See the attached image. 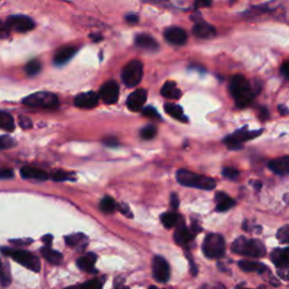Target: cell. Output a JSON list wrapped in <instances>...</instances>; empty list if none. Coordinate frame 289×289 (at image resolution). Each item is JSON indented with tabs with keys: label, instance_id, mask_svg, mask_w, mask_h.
Returning <instances> with one entry per match:
<instances>
[{
	"label": "cell",
	"instance_id": "39",
	"mask_svg": "<svg viewBox=\"0 0 289 289\" xmlns=\"http://www.w3.org/2000/svg\"><path fill=\"white\" fill-rule=\"evenodd\" d=\"M81 289H102V284L98 280H88L81 286Z\"/></svg>",
	"mask_w": 289,
	"mask_h": 289
},
{
	"label": "cell",
	"instance_id": "12",
	"mask_svg": "<svg viewBox=\"0 0 289 289\" xmlns=\"http://www.w3.org/2000/svg\"><path fill=\"white\" fill-rule=\"evenodd\" d=\"M147 100V90L144 89H136L135 92H132L129 97L127 100V105L129 107V110L137 112L144 109V103Z\"/></svg>",
	"mask_w": 289,
	"mask_h": 289
},
{
	"label": "cell",
	"instance_id": "25",
	"mask_svg": "<svg viewBox=\"0 0 289 289\" xmlns=\"http://www.w3.org/2000/svg\"><path fill=\"white\" fill-rule=\"evenodd\" d=\"M65 239L67 245L72 247H77L78 250H82L86 245H87V237H86L84 234L80 233L69 235V236H66Z\"/></svg>",
	"mask_w": 289,
	"mask_h": 289
},
{
	"label": "cell",
	"instance_id": "52",
	"mask_svg": "<svg viewBox=\"0 0 289 289\" xmlns=\"http://www.w3.org/2000/svg\"><path fill=\"white\" fill-rule=\"evenodd\" d=\"M278 109H279V112L282 113L283 115H286V114L288 113V110H287V107L285 106V105H280V106L278 107Z\"/></svg>",
	"mask_w": 289,
	"mask_h": 289
},
{
	"label": "cell",
	"instance_id": "37",
	"mask_svg": "<svg viewBox=\"0 0 289 289\" xmlns=\"http://www.w3.org/2000/svg\"><path fill=\"white\" fill-rule=\"evenodd\" d=\"M221 173H222V176L229 180H236L239 175V172L234 167H224L222 168Z\"/></svg>",
	"mask_w": 289,
	"mask_h": 289
},
{
	"label": "cell",
	"instance_id": "47",
	"mask_svg": "<svg viewBox=\"0 0 289 289\" xmlns=\"http://www.w3.org/2000/svg\"><path fill=\"white\" fill-rule=\"evenodd\" d=\"M126 20L131 25H134V24H137L138 23V16L135 15V14H129L126 16Z\"/></svg>",
	"mask_w": 289,
	"mask_h": 289
},
{
	"label": "cell",
	"instance_id": "49",
	"mask_svg": "<svg viewBox=\"0 0 289 289\" xmlns=\"http://www.w3.org/2000/svg\"><path fill=\"white\" fill-rule=\"evenodd\" d=\"M52 235H45V236L42 237V241L47 244L48 246H50V244L52 243Z\"/></svg>",
	"mask_w": 289,
	"mask_h": 289
},
{
	"label": "cell",
	"instance_id": "26",
	"mask_svg": "<svg viewBox=\"0 0 289 289\" xmlns=\"http://www.w3.org/2000/svg\"><path fill=\"white\" fill-rule=\"evenodd\" d=\"M41 252H42L43 258L52 264H60L61 262H63V259H64L63 254L59 253V252L55 251V250H52L50 246L47 245V246L42 247Z\"/></svg>",
	"mask_w": 289,
	"mask_h": 289
},
{
	"label": "cell",
	"instance_id": "6",
	"mask_svg": "<svg viewBox=\"0 0 289 289\" xmlns=\"http://www.w3.org/2000/svg\"><path fill=\"white\" fill-rule=\"evenodd\" d=\"M144 66L139 60H132L122 69L121 78L127 87H136L143 79Z\"/></svg>",
	"mask_w": 289,
	"mask_h": 289
},
{
	"label": "cell",
	"instance_id": "41",
	"mask_svg": "<svg viewBox=\"0 0 289 289\" xmlns=\"http://www.w3.org/2000/svg\"><path fill=\"white\" fill-rule=\"evenodd\" d=\"M118 209L120 210V213L125 215V216L131 218L132 217V214H131V210L129 208V206L127 204H119L118 205Z\"/></svg>",
	"mask_w": 289,
	"mask_h": 289
},
{
	"label": "cell",
	"instance_id": "16",
	"mask_svg": "<svg viewBox=\"0 0 289 289\" xmlns=\"http://www.w3.org/2000/svg\"><path fill=\"white\" fill-rule=\"evenodd\" d=\"M176 225H177V227H176V230L174 233L175 242L180 245H187L188 243H190L193 238H195L196 234L193 233L191 229L188 228V227L185 226L183 222L182 224H180V222L177 221Z\"/></svg>",
	"mask_w": 289,
	"mask_h": 289
},
{
	"label": "cell",
	"instance_id": "5",
	"mask_svg": "<svg viewBox=\"0 0 289 289\" xmlns=\"http://www.w3.org/2000/svg\"><path fill=\"white\" fill-rule=\"evenodd\" d=\"M23 104L30 107L41 109H56L59 105V98L56 94L49 92H39L30 95L23 100Z\"/></svg>",
	"mask_w": 289,
	"mask_h": 289
},
{
	"label": "cell",
	"instance_id": "46",
	"mask_svg": "<svg viewBox=\"0 0 289 289\" xmlns=\"http://www.w3.org/2000/svg\"><path fill=\"white\" fill-rule=\"evenodd\" d=\"M171 207L174 210L179 208V198H177L175 193L171 195Z\"/></svg>",
	"mask_w": 289,
	"mask_h": 289
},
{
	"label": "cell",
	"instance_id": "22",
	"mask_svg": "<svg viewBox=\"0 0 289 289\" xmlns=\"http://www.w3.org/2000/svg\"><path fill=\"white\" fill-rule=\"evenodd\" d=\"M20 175L24 179H33V180H40L44 181L48 180V174L42 170H39V168L31 167V166H25L20 170Z\"/></svg>",
	"mask_w": 289,
	"mask_h": 289
},
{
	"label": "cell",
	"instance_id": "29",
	"mask_svg": "<svg viewBox=\"0 0 289 289\" xmlns=\"http://www.w3.org/2000/svg\"><path fill=\"white\" fill-rule=\"evenodd\" d=\"M0 129L6 131H14L15 129V121L14 118L9 113L0 111Z\"/></svg>",
	"mask_w": 289,
	"mask_h": 289
},
{
	"label": "cell",
	"instance_id": "3",
	"mask_svg": "<svg viewBox=\"0 0 289 289\" xmlns=\"http://www.w3.org/2000/svg\"><path fill=\"white\" fill-rule=\"evenodd\" d=\"M176 180L177 182L184 185V187L198 188L201 190H213L216 187L215 180L210 179L208 176L196 174V173L187 170L177 171Z\"/></svg>",
	"mask_w": 289,
	"mask_h": 289
},
{
	"label": "cell",
	"instance_id": "19",
	"mask_svg": "<svg viewBox=\"0 0 289 289\" xmlns=\"http://www.w3.org/2000/svg\"><path fill=\"white\" fill-rule=\"evenodd\" d=\"M135 44L138 48L148 51H155L158 49V43L154 38L148 34H138L135 39Z\"/></svg>",
	"mask_w": 289,
	"mask_h": 289
},
{
	"label": "cell",
	"instance_id": "51",
	"mask_svg": "<svg viewBox=\"0 0 289 289\" xmlns=\"http://www.w3.org/2000/svg\"><path fill=\"white\" fill-rule=\"evenodd\" d=\"M104 143L106 144H110V146H111V144H114V146H115V144H118V140L115 138H109V139H105Z\"/></svg>",
	"mask_w": 289,
	"mask_h": 289
},
{
	"label": "cell",
	"instance_id": "45",
	"mask_svg": "<svg viewBox=\"0 0 289 289\" xmlns=\"http://www.w3.org/2000/svg\"><path fill=\"white\" fill-rule=\"evenodd\" d=\"M212 5V0H196L195 7L201 8V7H209Z\"/></svg>",
	"mask_w": 289,
	"mask_h": 289
},
{
	"label": "cell",
	"instance_id": "1",
	"mask_svg": "<svg viewBox=\"0 0 289 289\" xmlns=\"http://www.w3.org/2000/svg\"><path fill=\"white\" fill-rule=\"evenodd\" d=\"M229 92L234 97L237 107H245L253 101L255 94L259 92L243 75H235L229 81Z\"/></svg>",
	"mask_w": 289,
	"mask_h": 289
},
{
	"label": "cell",
	"instance_id": "10",
	"mask_svg": "<svg viewBox=\"0 0 289 289\" xmlns=\"http://www.w3.org/2000/svg\"><path fill=\"white\" fill-rule=\"evenodd\" d=\"M152 275L158 283H166L170 279V266L163 257L157 255L152 260Z\"/></svg>",
	"mask_w": 289,
	"mask_h": 289
},
{
	"label": "cell",
	"instance_id": "32",
	"mask_svg": "<svg viewBox=\"0 0 289 289\" xmlns=\"http://www.w3.org/2000/svg\"><path fill=\"white\" fill-rule=\"evenodd\" d=\"M160 220L166 228H172V227L176 226L177 221H179V216L175 213H166L160 217Z\"/></svg>",
	"mask_w": 289,
	"mask_h": 289
},
{
	"label": "cell",
	"instance_id": "48",
	"mask_svg": "<svg viewBox=\"0 0 289 289\" xmlns=\"http://www.w3.org/2000/svg\"><path fill=\"white\" fill-rule=\"evenodd\" d=\"M288 63L286 61L283 66H282V69H280V72L283 73L284 77L286 78V79H288V77H289V69H288Z\"/></svg>",
	"mask_w": 289,
	"mask_h": 289
},
{
	"label": "cell",
	"instance_id": "40",
	"mask_svg": "<svg viewBox=\"0 0 289 289\" xmlns=\"http://www.w3.org/2000/svg\"><path fill=\"white\" fill-rule=\"evenodd\" d=\"M143 114L146 115V117H149V118H157V119L160 118L157 111H156V109H154L152 106L144 107V109L143 110Z\"/></svg>",
	"mask_w": 289,
	"mask_h": 289
},
{
	"label": "cell",
	"instance_id": "56",
	"mask_svg": "<svg viewBox=\"0 0 289 289\" xmlns=\"http://www.w3.org/2000/svg\"><path fill=\"white\" fill-rule=\"evenodd\" d=\"M232 1H235V0H232Z\"/></svg>",
	"mask_w": 289,
	"mask_h": 289
},
{
	"label": "cell",
	"instance_id": "2",
	"mask_svg": "<svg viewBox=\"0 0 289 289\" xmlns=\"http://www.w3.org/2000/svg\"><path fill=\"white\" fill-rule=\"evenodd\" d=\"M233 252L245 257L262 258L266 255V247L258 239L238 237L232 245Z\"/></svg>",
	"mask_w": 289,
	"mask_h": 289
},
{
	"label": "cell",
	"instance_id": "42",
	"mask_svg": "<svg viewBox=\"0 0 289 289\" xmlns=\"http://www.w3.org/2000/svg\"><path fill=\"white\" fill-rule=\"evenodd\" d=\"M9 33H10V30L8 28L7 24L2 23L1 20H0V39L7 38V36L9 35Z\"/></svg>",
	"mask_w": 289,
	"mask_h": 289
},
{
	"label": "cell",
	"instance_id": "36",
	"mask_svg": "<svg viewBox=\"0 0 289 289\" xmlns=\"http://www.w3.org/2000/svg\"><path fill=\"white\" fill-rule=\"evenodd\" d=\"M277 238H278V241L280 243H285V244L289 242V226L288 225H285L278 230V233H277Z\"/></svg>",
	"mask_w": 289,
	"mask_h": 289
},
{
	"label": "cell",
	"instance_id": "38",
	"mask_svg": "<svg viewBox=\"0 0 289 289\" xmlns=\"http://www.w3.org/2000/svg\"><path fill=\"white\" fill-rule=\"evenodd\" d=\"M52 179L55 181H66V180H72V174H69L67 172L64 171H57L52 174Z\"/></svg>",
	"mask_w": 289,
	"mask_h": 289
},
{
	"label": "cell",
	"instance_id": "34",
	"mask_svg": "<svg viewBox=\"0 0 289 289\" xmlns=\"http://www.w3.org/2000/svg\"><path fill=\"white\" fill-rule=\"evenodd\" d=\"M16 144L15 139H13L9 136H0V150L10 149Z\"/></svg>",
	"mask_w": 289,
	"mask_h": 289
},
{
	"label": "cell",
	"instance_id": "53",
	"mask_svg": "<svg viewBox=\"0 0 289 289\" xmlns=\"http://www.w3.org/2000/svg\"><path fill=\"white\" fill-rule=\"evenodd\" d=\"M65 289H81V286H72V287H67Z\"/></svg>",
	"mask_w": 289,
	"mask_h": 289
},
{
	"label": "cell",
	"instance_id": "8",
	"mask_svg": "<svg viewBox=\"0 0 289 289\" xmlns=\"http://www.w3.org/2000/svg\"><path fill=\"white\" fill-rule=\"evenodd\" d=\"M262 130H257V131H249L246 129H241L237 130L234 134L227 136L224 139V143L227 144V147L229 149H241L242 144L244 142H247L252 138L258 137L259 135H261Z\"/></svg>",
	"mask_w": 289,
	"mask_h": 289
},
{
	"label": "cell",
	"instance_id": "23",
	"mask_svg": "<svg viewBox=\"0 0 289 289\" xmlns=\"http://www.w3.org/2000/svg\"><path fill=\"white\" fill-rule=\"evenodd\" d=\"M160 93L164 97L171 98V100H179L182 96V92L177 88V86L174 81H166L162 87Z\"/></svg>",
	"mask_w": 289,
	"mask_h": 289
},
{
	"label": "cell",
	"instance_id": "14",
	"mask_svg": "<svg viewBox=\"0 0 289 289\" xmlns=\"http://www.w3.org/2000/svg\"><path fill=\"white\" fill-rule=\"evenodd\" d=\"M78 52V48L73 47V45H67V47L60 48L59 50L56 52L55 58H53V64L56 66H64L72 60Z\"/></svg>",
	"mask_w": 289,
	"mask_h": 289
},
{
	"label": "cell",
	"instance_id": "21",
	"mask_svg": "<svg viewBox=\"0 0 289 289\" xmlns=\"http://www.w3.org/2000/svg\"><path fill=\"white\" fill-rule=\"evenodd\" d=\"M96 255L94 253H87L82 255L77 260V266L80 270L86 272H96L95 270V263H96Z\"/></svg>",
	"mask_w": 289,
	"mask_h": 289
},
{
	"label": "cell",
	"instance_id": "35",
	"mask_svg": "<svg viewBox=\"0 0 289 289\" xmlns=\"http://www.w3.org/2000/svg\"><path fill=\"white\" fill-rule=\"evenodd\" d=\"M140 136L144 140H149L152 139L156 136V128L154 126H147L144 127L140 131Z\"/></svg>",
	"mask_w": 289,
	"mask_h": 289
},
{
	"label": "cell",
	"instance_id": "24",
	"mask_svg": "<svg viewBox=\"0 0 289 289\" xmlns=\"http://www.w3.org/2000/svg\"><path fill=\"white\" fill-rule=\"evenodd\" d=\"M216 209L218 212H226V210H229L230 208H233L235 206V201L232 198L228 197L226 193L219 192L216 195Z\"/></svg>",
	"mask_w": 289,
	"mask_h": 289
},
{
	"label": "cell",
	"instance_id": "43",
	"mask_svg": "<svg viewBox=\"0 0 289 289\" xmlns=\"http://www.w3.org/2000/svg\"><path fill=\"white\" fill-rule=\"evenodd\" d=\"M13 176L14 173L11 170H8V168H0V180L11 179Z\"/></svg>",
	"mask_w": 289,
	"mask_h": 289
},
{
	"label": "cell",
	"instance_id": "7",
	"mask_svg": "<svg viewBox=\"0 0 289 289\" xmlns=\"http://www.w3.org/2000/svg\"><path fill=\"white\" fill-rule=\"evenodd\" d=\"M202 250L207 258L216 259L220 258L225 253V241L219 234H209L206 236Z\"/></svg>",
	"mask_w": 289,
	"mask_h": 289
},
{
	"label": "cell",
	"instance_id": "18",
	"mask_svg": "<svg viewBox=\"0 0 289 289\" xmlns=\"http://www.w3.org/2000/svg\"><path fill=\"white\" fill-rule=\"evenodd\" d=\"M270 170L280 176H286L289 174V157L285 156L282 158L272 159L269 163Z\"/></svg>",
	"mask_w": 289,
	"mask_h": 289
},
{
	"label": "cell",
	"instance_id": "54",
	"mask_svg": "<svg viewBox=\"0 0 289 289\" xmlns=\"http://www.w3.org/2000/svg\"><path fill=\"white\" fill-rule=\"evenodd\" d=\"M148 289H158V288H157V287H155V286H150V287L148 288Z\"/></svg>",
	"mask_w": 289,
	"mask_h": 289
},
{
	"label": "cell",
	"instance_id": "13",
	"mask_svg": "<svg viewBox=\"0 0 289 289\" xmlns=\"http://www.w3.org/2000/svg\"><path fill=\"white\" fill-rule=\"evenodd\" d=\"M164 36L168 42L175 45H183L188 41V33L183 28L176 26L168 27L167 30H165Z\"/></svg>",
	"mask_w": 289,
	"mask_h": 289
},
{
	"label": "cell",
	"instance_id": "55",
	"mask_svg": "<svg viewBox=\"0 0 289 289\" xmlns=\"http://www.w3.org/2000/svg\"><path fill=\"white\" fill-rule=\"evenodd\" d=\"M123 289H129V288H128V287H125V288H123Z\"/></svg>",
	"mask_w": 289,
	"mask_h": 289
},
{
	"label": "cell",
	"instance_id": "30",
	"mask_svg": "<svg viewBox=\"0 0 289 289\" xmlns=\"http://www.w3.org/2000/svg\"><path fill=\"white\" fill-rule=\"evenodd\" d=\"M238 266L243 271H246V272L257 271V272H260V274H262V272L266 270V266H263V264L253 262V261H245V260L244 261H239Z\"/></svg>",
	"mask_w": 289,
	"mask_h": 289
},
{
	"label": "cell",
	"instance_id": "33",
	"mask_svg": "<svg viewBox=\"0 0 289 289\" xmlns=\"http://www.w3.org/2000/svg\"><path fill=\"white\" fill-rule=\"evenodd\" d=\"M41 69H42V65L36 59L28 61L25 66V72L27 73V76H36L41 72Z\"/></svg>",
	"mask_w": 289,
	"mask_h": 289
},
{
	"label": "cell",
	"instance_id": "50",
	"mask_svg": "<svg viewBox=\"0 0 289 289\" xmlns=\"http://www.w3.org/2000/svg\"><path fill=\"white\" fill-rule=\"evenodd\" d=\"M11 243H14V244H18V245H26V244H30L31 239H28V241H17V239H14V241H11Z\"/></svg>",
	"mask_w": 289,
	"mask_h": 289
},
{
	"label": "cell",
	"instance_id": "4",
	"mask_svg": "<svg viewBox=\"0 0 289 289\" xmlns=\"http://www.w3.org/2000/svg\"><path fill=\"white\" fill-rule=\"evenodd\" d=\"M2 253H5L8 257H10L19 264H22L28 270L34 272H39L41 269V262L39 258H36L34 254L24 250H16V249H2Z\"/></svg>",
	"mask_w": 289,
	"mask_h": 289
},
{
	"label": "cell",
	"instance_id": "11",
	"mask_svg": "<svg viewBox=\"0 0 289 289\" xmlns=\"http://www.w3.org/2000/svg\"><path fill=\"white\" fill-rule=\"evenodd\" d=\"M100 97L105 104H114L119 100V85L115 80H109L100 89Z\"/></svg>",
	"mask_w": 289,
	"mask_h": 289
},
{
	"label": "cell",
	"instance_id": "20",
	"mask_svg": "<svg viewBox=\"0 0 289 289\" xmlns=\"http://www.w3.org/2000/svg\"><path fill=\"white\" fill-rule=\"evenodd\" d=\"M289 250L288 247L285 249H276L271 253V261L275 263L276 267L280 268V269H286L289 262Z\"/></svg>",
	"mask_w": 289,
	"mask_h": 289
},
{
	"label": "cell",
	"instance_id": "15",
	"mask_svg": "<svg viewBox=\"0 0 289 289\" xmlns=\"http://www.w3.org/2000/svg\"><path fill=\"white\" fill-rule=\"evenodd\" d=\"M98 95L94 92L81 93L75 97V105L80 109H93L98 104Z\"/></svg>",
	"mask_w": 289,
	"mask_h": 289
},
{
	"label": "cell",
	"instance_id": "17",
	"mask_svg": "<svg viewBox=\"0 0 289 289\" xmlns=\"http://www.w3.org/2000/svg\"><path fill=\"white\" fill-rule=\"evenodd\" d=\"M193 34L199 39H213L214 36H216L217 32L213 25L201 20V22L196 23L193 27Z\"/></svg>",
	"mask_w": 289,
	"mask_h": 289
},
{
	"label": "cell",
	"instance_id": "9",
	"mask_svg": "<svg viewBox=\"0 0 289 289\" xmlns=\"http://www.w3.org/2000/svg\"><path fill=\"white\" fill-rule=\"evenodd\" d=\"M7 26L9 30H13L15 32L25 33L28 31H32L35 27V23L31 17L24 15H14L10 16L7 19Z\"/></svg>",
	"mask_w": 289,
	"mask_h": 289
},
{
	"label": "cell",
	"instance_id": "28",
	"mask_svg": "<svg viewBox=\"0 0 289 289\" xmlns=\"http://www.w3.org/2000/svg\"><path fill=\"white\" fill-rule=\"evenodd\" d=\"M11 283L9 264L0 260V284L2 287H8Z\"/></svg>",
	"mask_w": 289,
	"mask_h": 289
},
{
	"label": "cell",
	"instance_id": "27",
	"mask_svg": "<svg viewBox=\"0 0 289 289\" xmlns=\"http://www.w3.org/2000/svg\"><path fill=\"white\" fill-rule=\"evenodd\" d=\"M165 111L168 115L176 120H181V121H188L187 117L183 113V109L180 105L173 104V103H167L165 104Z\"/></svg>",
	"mask_w": 289,
	"mask_h": 289
},
{
	"label": "cell",
	"instance_id": "44",
	"mask_svg": "<svg viewBox=\"0 0 289 289\" xmlns=\"http://www.w3.org/2000/svg\"><path fill=\"white\" fill-rule=\"evenodd\" d=\"M19 126L23 129H30V128H32V121L26 117H19Z\"/></svg>",
	"mask_w": 289,
	"mask_h": 289
},
{
	"label": "cell",
	"instance_id": "31",
	"mask_svg": "<svg viewBox=\"0 0 289 289\" xmlns=\"http://www.w3.org/2000/svg\"><path fill=\"white\" fill-rule=\"evenodd\" d=\"M100 208L103 213L112 214L117 209V204L111 197H104L100 202Z\"/></svg>",
	"mask_w": 289,
	"mask_h": 289
}]
</instances>
